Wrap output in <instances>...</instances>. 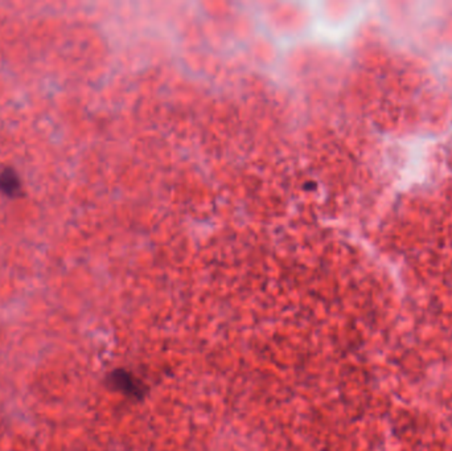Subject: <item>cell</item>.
<instances>
[{"label": "cell", "instance_id": "1", "mask_svg": "<svg viewBox=\"0 0 452 451\" xmlns=\"http://www.w3.org/2000/svg\"><path fill=\"white\" fill-rule=\"evenodd\" d=\"M20 190H21V182L15 171L7 168L3 172H0V192L8 196H15L19 194Z\"/></svg>", "mask_w": 452, "mask_h": 451}]
</instances>
